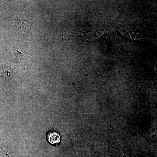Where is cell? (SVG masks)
Listing matches in <instances>:
<instances>
[{
    "label": "cell",
    "mask_w": 157,
    "mask_h": 157,
    "mask_svg": "<svg viewBox=\"0 0 157 157\" xmlns=\"http://www.w3.org/2000/svg\"><path fill=\"white\" fill-rule=\"evenodd\" d=\"M48 141L52 144H56L60 142V136L58 133L56 132H50L47 135Z\"/></svg>",
    "instance_id": "1"
}]
</instances>
